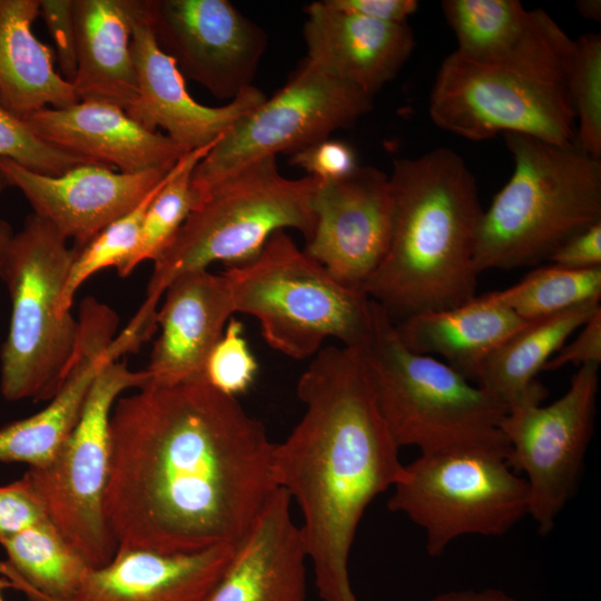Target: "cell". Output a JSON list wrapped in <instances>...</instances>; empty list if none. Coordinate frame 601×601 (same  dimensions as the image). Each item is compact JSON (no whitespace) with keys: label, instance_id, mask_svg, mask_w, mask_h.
<instances>
[{"label":"cell","instance_id":"23","mask_svg":"<svg viewBox=\"0 0 601 601\" xmlns=\"http://www.w3.org/2000/svg\"><path fill=\"white\" fill-rule=\"evenodd\" d=\"M237 545L191 553L118 549L69 601H207Z\"/></svg>","mask_w":601,"mask_h":601},{"label":"cell","instance_id":"28","mask_svg":"<svg viewBox=\"0 0 601 601\" xmlns=\"http://www.w3.org/2000/svg\"><path fill=\"white\" fill-rule=\"evenodd\" d=\"M0 544L30 601H69L91 570L49 519Z\"/></svg>","mask_w":601,"mask_h":601},{"label":"cell","instance_id":"2","mask_svg":"<svg viewBox=\"0 0 601 601\" xmlns=\"http://www.w3.org/2000/svg\"><path fill=\"white\" fill-rule=\"evenodd\" d=\"M297 395L305 412L275 443V482L302 511L319 598L357 601L349 553L367 506L403 474L400 447L357 349L321 348L300 375Z\"/></svg>","mask_w":601,"mask_h":601},{"label":"cell","instance_id":"34","mask_svg":"<svg viewBox=\"0 0 601 601\" xmlns=\"http://www.w3.org/2000/svg\"><path fill=\"white\" fill-rule=\"evenodd\" d=\"M0 157L46 175L57 176L82 165L95 164L42 140L28 122L0 102Z\"/></svg>","mask_w":601,"mask_h":601},{"label":"cell","instance_id":"7","mask_svg":"<svg viewBox=\"0 0 601 601\" xmlns=\"http://www.w3.org/2000/svg\"><path fill=\"white\" fill-rule=\"evenodd\" d=\"M318 180L283 176L276 157L258 159L223 178L199 197L171 243L154 262L141 308L157 313L167 287L180 275L254 257L273 234L287 228L309 240L315 230Z\"/></svg>","mask_w":601,"mask_h":601},{"label":"cell","instance_id":"42","mask_svg":"<svg viewBox=\"0 0 601 601\" xmlns=\"http://www.w3.org/2000/svg\"><path fill=\"white\" fill-rule=\"evenodd\" d=\"M418 601H522L501 589L484 588L481 590H452Z\"/></svg>","mask_w":601,"mask_h":601},{"label":"cell","instance_id":"44","mask_svg":"<svg viewBox=\"0 0 601 601\" xmlns=\"http://www.w3.org/2000/svg\"><path fill=\"white\" fill-rule=\"evenodd\" d=\"M9 187L4 176L0 171V195L3 193V190ZM13 230L9 223L6 220L0 219V256L2 252L4 250L6 246L8 245L9 240L13 236Z\"/></svg>","mask_w":601,"mask_h":601},{"label":"cell","instance_id":"14","mask_svg":"<svg viewBox=\"0 0 601 601\" xmlns=\"http://www.w3.org/2000/svg\"><path fill=\"white\" fill-rule=\"evenodd\" d=\"M159 48L218 99L253 86L267 36L228 0H141Z\"/></svg>","mask_w":601,"mask_h":601},{"label":"cell","instance_id":"6","mask_svg":"<svg viewBox=\"0 0 601 601\" xmlns=\"http://www.w3.org/2000/svg\"><path fill=\"white\" fill-rule=\"evenodd\" d=\"M355 349L398 447L415 446L421 454L470 447L509 451L501 431L508 407L446 363L408 349L374 300L368 335Z\"/></svg>","mask_w":601,"mask_h":601},{"label":"cell","instance_id":"43","mask_svg":"<svg viewBox=\"0 0 601 601\" xmlns=\"http://www.w3.org/2000/svg\"><path fill=\"white\" fill-rule=\"evenodd\" d=\"M577 11L585 19L600 21L601 1L600 0H579L575 3Z\"/></svg>","mask_w":601,"mask_h":601},{"label":"cell","instance_id":"37","mask_svg":"<svg viewBox=\"0 0 601 601\" xmlns=\"http://www.w3.org/2000/svg\"><path fill=\"white\" fill-rule=\"evenodd\" d=\"M48 519L45 504L26 473L0 486V540Z\"/></svg>","mask_w":601,"mask_h":601},{"label":"cell","instance_id":"24","mask_svg":"<svg viewBox=\"0 0 601 601\" xmlns=\"http://www.w3.org/2000/svg\"><path fill=\"white\" fill-rule=\"evenodd\" d=\"M137 0H73L79 100L106 101L127 110L138 95L131 50Z\"/></svg>","mask_w":601,"mask_h":601},{"label":"cell","instance_id":"10","mask_svg":"<svg viewBox=\"0 0 601 601\" xmlns=\"http://www.w3.org/2000/svg\"><path fill=\"white\" fill-rule=\"evenodd\" d=\"M508 455L494 447L420 454L404 465L387 508L424 531L430 556L464 535H504L529 515L526 481Z\"/></svg>","mask_w":601,"mask_h":601},{"label":"cell","instance_id":"9","mask_svg":"<svg viewBox=\"0 0 601 601\" xmlns=\"http://www.w3.org/2000/svg\"><path fill=\"white\" fill-rule=\"evenodd\" d=\"M77 255L47 220L30 214L0 256L11 302L0 352V392L10 402L51 400L72 357L79 324L59 316L58 302Z\"/></svg>","mask_w":601,"mask_h":601},{"label":"cell","instance_id":"13","mask_svg":"<svg viewBox=\"0 0 601 601\" xmlns=\"http://www.w3.org/2000/svg\"><path fill=\"white\" fill-rule=\"evenodd\" d=\"M600 364L580 366L566 392L542 405L548 392L511 406L501 423L508 462L529 487V515L540 535L552 532L574 496L593 435Z\"/></svg>","mask_w":601,"mask_h":601},{"label":"cell","instance_id":"4","mask_svg":"<svg viewBox=\"0 0 601 601\" xmlns=\"http://www.w3.org/2000/svg\"><path fill=\"white\" fill-rule=\"evenodd\" d=\"M574 40L542 9L503 57L472 61L455 51L441 63L428 114L441 129L480 141L518 132L569 146L575 116L568 89Z\"/></svg>","mask_w":601,"mask_h":601},{"label":"cell","instance_id":"30","mask_svg":"<svg viewBox=\"0 0 601 601\" xmlns=\"http://www.w3.org/2000/svg\"><path fill=\"white\" fill-rule=\"evenodd\" d=\"M476 297L531 322L600 300L601 267L571 269L550 264L538 267L511 287Z\"/></svg>","mask_w":601,"mask_h":601},{"label":"cell","instance_id":"40","mask_svg":"<svg viewBox=\"0 0 601 601\" xmlns=\"http://www.w3.org/2000/svg\"><path fill=\"white\" fill-rule=\"evenodd\" d=\"M548 262L571 269L601 267V221L565 240Z\"/></svg>","mask_w":601,"mask_h":601},{"label":"cell","instance_id":"18","mask_svg":"<svg viewBox=\"0 0 601 601\" xmlns=\"http://www.w3.org/2000/svg\"><path fill=\"white\" fill-rule=\"evenodd\" d=\"M131 50L138 95L126 112L150 131L165 130V135L184 152L215 144L267 98L258 88L250 86L220 107L196 101L174 59L159 48L141 0H137L132 21Z\"/></svg>","mask_w":601,"mask_h":601},{"label":"cell","instance_id":"22","mask_svg":"<svg viewBox=\"0 0 601 601\" xmlns=\"http://www.w3.org/2000/svg\"><path fill=\"white\" fill-rule=\"evenodd\" d=\"M290 502L284 489L275 492L207 601H304L308 554Z\"/></svg>","mask_w":601,"mask_h":601},{"label":"cell","instance_id":"35","mask_svg":"<svg viewBox=\"0 0 601 601\" xmlns=\"http://www.w3.org/2000/svg\"><path fill=\"white\" fill-rule=\"evenodd\" d=\"M257 372L258 363L244 337L243 323L233 316L208 356L205 382L237 397L252 386Z\"/></svg>","mask_w":601,"mask_h":601},{"label":"cell","instance_id":"15","mask_svg":"<svg viewBox=\"0 0 601 601\" xmlns=\"http://www.w3.org/2000/svg\"><path fill=\"white\" fill-rule=\"evenodd\" d=\"M315 230L303 249L343 286L362 290L382 263L392 229L388 176L372 166L318 183Z\"/></svg>","mask_w":601,"mask_h":601},{"label":"cell","instance_id":"25","mask_svg":"<svg viewBox=\"0 0 601 601\" xmlns=\"http://www.w3.org/2000/svg\"><path fill=\"white\" fill-rule=\"evenodd\" d=\"M39 13L40 0H0V102L21 119L79 101L56 70L55 51L33 33Z\"/></svg>","mask_w":601,"mask_h":601},{"label":"cell","instance_id":"27","mask_svg":"<svg viewBox=\"0 0 601 601\" xmlns=\"http://www.w3.org/2000/svg\"><path fill=\"white\" fill-rule=\"evenodd\" d=\"M599 311L600 300H592L529 322L486 358L475 384L503 403L508 410L546 391L536 381V375L570 336Z\"/></svg>","mask_w":601,"mask_h":601},{"label":"cell","instance_id":"38","mask_svg":"<svg viewBox=\"0 0 601 601\" xmlns=\"http://www.w3.org/2000/svg\"><path fill=\"white\" fill-rule=\"evenodd\" d=\"M55 43L60 76L72 83L77 72L73 0H40V13Z\"/></svg>","mask_w":601,"mask_h":601},{"label":"cell","instance_id":"16","mask_svg":"<svg viewBox=\"0 0 601 601\" xmlns=\"http://www.w3.org/2000/svg\"><path fill=\"white\" fill-rule=\"evenodd\" d=\"M79 329L68 373L49 404L0 427V462L42 467L59 453L81 416L90 387L109 362L138 349L127 331L116 335L117 314L96 298L81 302Z\"/></svg>","mask_w":601,"mask_h":601},{"label":"cell","instance_id":"31","mask_svg":"<svg viewBox=\"0 0 601 601\" xmlns=\"http://www.w3.org/2000/svg\"><path fill=\"white\" fill-rule=\"evenodd\" d=\"M215 144L184 154L173 166L145 214L135 250L117 268L119 276L130 275L145 260L155 262L171 243L199 203L191 183L193 171Z\"/></svg>","mask_w":601,"mask_h":601},{"label":"cell","instance_id":"12","mask_svg":"<svg viewBox=\"0 0 601 601\" xmlns=\"http://www.w3.org/2000/svg\"><path fill=\"white\" fill-rule=\"evenodd\" d=\"M373 109V97L305 59L285 86L237 121L196 165L198 197L234 171L277 154H294L352 127Z\"/></svg>","mask_w":601,"mask_h":601},{"label":"cell","instance_id":"3","mask_svg":"<svg viewBox=\"0 0 601 601\" xmlns=\"http://www.w3.org/2000/svg\"><path fill=\"white\" fill-rule=\"evenodd\" d=\"M388 181V248L363 292L393 324L473 300L479 275L474 247L483 209L463 158L441 147L395 159Z\"/></svg>","mask_w":601,"mask_h":601},{"label":"cell","instance_id":"21","mask_svg":"<svg viewBox=\"0 0 601 601\" xmlns=\"http://www.w3.org/2000/svg\"><path fill=\"white\" fill-rule=\"evenodd\" d=\"M23 120L48 144L121 173L169 169L186 154L161 131L146 129L106 101L47 107Z\"/></svg>","mask_w":601,"mask_h":601},{"label":"cell","instance_id":"45","mask_svg":"<svg viewBox=\"0 0 601 601\" xmlns=\"http://www.w3.org/2000/svg\"><path fill=\"white\" fill-rule=\"evenodd\" d=\"M0 575L6 577L13 582L16 589L20 585L21 581L14 570L7 563V561H0Z\"/></svg>","mask_w":601,"mask_h":601},{"label":"cell","instance_id":"46","mask_svg":"<svg viewBox=\"0 0 601 601\" xmlns=\"http://www.w3.org/2000/svg\"><path fill=\"white\" fill-rule=\"evenodd\" d=\"M10 588L16 589L13 582H11L6 577L0 575V601H3V597H2L3 591Z\"/></svg>","mask_w":601,"mask_h":601},{"label":"cell","instance_id":"17","mask_svg":"<svg viewBox=\"0 0 601 601\" xmlns=\"http://www.w3.org/2000/svg\"><path fill=\"white\" fill-rule=\"evenodd\" d=\"M171 168L128 174L100 164H82L51 176L0 157V171L8 185L23 194L33 214L67 240L72 239L77 252L132 209Z\"/></svg>","mask_w":601,"mask_h":601},{"label":"cell","instance_id":"39","mask_svg":"<svg viewBox=\"0 0 601 601\" xmlns=\"http://www.w3.org/2000/svg\"><path fill=\"white\" fill-rule=\"evenodd\" d=\"M601 364V311L595 313L544 365L543 371H555L565 365Z\"/></svg>","mask_w":601,"mask_h":601},{"label":"cell","instance_id":"19","mask_svg":"<svg viewBox=\"0 0 601 601\" xmlns=\"http://www.w3.org/2000/svg\"><path fill=\"white\" fill-rule=\"evenodd\" d=\"M164 296L156 316L160 334L146 368L149 382H205L208 356L236 313L229 283L223 273L188 272L173 280Z\"/></svg>","mask_w":601,"mask_h":601},{"label":"cell","instance_id":"5","mask_svg":"<svg viewBox=\"0 0 601 601\" xmlns=\"http://www.w3.org/2000/svg\"><path fill=\"white\" fill-rule=\"evenodd\" d=\"M514 168L482 211L474 267L513 269L538 265L569 238L601 221V160L577 144L561 146L505 132Z\"/></svg>","mask_w":601,"mask_h":601},{"label":"cell","instance_id":"20","mask_svg":"<svg viewBox=\"0 0 601 601\" xmlns=\"http://www.w3.org/2000/svg\"><path fill=\"white\" fill-rule=\"evenodd\" d=\"M305 14V60L371 97L397 76L415 47L407 22L376 21L335 9L326 0L307 4Z\"/></svg>","mask_w":601,"mask_h":601},{"label":"cell","instance_id":"33","mask_svg":"<svg viewBox=\"0 0 601 601\" xmlns=\"http://www.w3.org/2000/svg\"><path fill=\"white\" fill-rule=\"evenodd\" d=\"M570 101L579 126L577 146L601 158V37L585 33L574 40L568 70Z\"/></svg>","mask_w":601,"mask_h":601},{"label":"cell","instance_id":"11","mask_svg":"<svg viewBox=\"0 0 601 601\" xmlns=\"http://www.w3.org/2000/svg\"><path fill=\"white\" fill-rule=\"evenodd\" d=\"M150 381L119 359L96 376L81 416L56 457L26 474L42 500L48 518L91 569L109 563L118 545L108 526L104 499L109 475V422L121 393Z\"/></svg>","mask_w":601,"mask_h":601},{"label":"cell","instance_id":"8","mask_svg":"<svg viewBox=\"0 0 601 601\" xmlns=\"http://www.w3.org/2000/svg\"><path fill=\"white\" fill-rule=\"evenodd\" d=\"M223 274L236 313L257 318L267 344L288 357L316 355L329 337L357 348L368 335L373 300L335 280L286 230Z\"/></svg>","mask_w":601,"mask_h":601},{"label":"cell","instance_id":"26","mask_svg":"<svg viewBox=\"0 0 601 601\" xmlns=\"http://www.w3.org/2000/svg\"><path fill=\"white\" fill-rule=\"evenodd\" d=\"M528 323L504 307L475 297L462 306L412 315L394 327L408 349L443 357L475 384L486 358Z\"/></svg>","mask_w":601,"mask_h":601},{"label":"cell","instance_id":"41","mask_svg":"<svg viewBox=\"0 0 601 601\" xmlns=\"http://www.w3.org/2000/svg\"><path fill=\"white\" fill-rule=\"evenodd\" d=\"M341 11L387 23H405L418 9L415 0H326Z\"/></svg>","mask_w":601,"mask_h":601},{"label":"cell","instance_id":"36","mask_svg":"<svg viewBox=\"0 0 601 601\" xmlns=\"http://www.w3.org/2000/svg\"><path fill=\"white\" fill-rule=\"evenodd\" d=\"M289 164L319 183L343 178L358 167L354 148L344 140L329 137L292 154Z\"/></svg>","mask_w":601,"mask_h":601},{"label":"cell","instance_id":"1","mask_svg":"<svg viewBox=\"0 0 601 601\" xmlns=\"http://www.w3.org/2000/svg\"><path fill=\"white\" fill-rule=\"evenodd\" d=\"M137 390L109 422L104 509L118 549L238 545L279 489L264 424L205 382Z\"/></svg>","mask_w":601,"mask_h":601},{"label":"cell","instance_id":"32","mask_svg":"<svg viewBox=\"0 0 601 601\" xmlns=\"http://www.w3.org/2000/svg\"><path fill=\"white\" fill-rule=\"evenodd\" d=\"M167 176L168 174L132 209L108 225L88 245L77 252L58 302L59 316L70 314L76 293L87 279L101 269L119 268L132 254L139 239L145 214Z\"/></svg>","mask_w":601,"mask_h":601},{"label":"cell","instance_id":"29","mask_svg":"<svg viewBox=\"0 0 601 601\" xmlns=\"http://www.w3.org/2000/svg\"><path fill=\"white\" fill-rule=\"evenodd\" d=\"M441 8L457 40L455 52L479 62L512 50L531 18L519 0H444Z\"/></svg>","mask_w":601,"mask_h":601}]
</instances>
